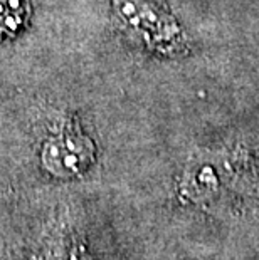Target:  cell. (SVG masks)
Listing matches in <instances>:
<instances>
[{
  "label": "cell",
  "mask_w": 259,
  "mask_h": 260,
  "mask_svg": "<svg viewBox=\"0 0 259 260\" xmlns=\"http://www.w3.org/2000/svg\"><path fill=\"white\" fill-rule=\"evenodd\" d=\"M96 148L78 124L64 123L42 146L41 161L46 171L63 180L76 178L95 163Z\"/></svg>",
  "instance_id": "1"
},
{
  "label": "cell",
  "mask_w": 259,
  "mask_h": 260,
  "mask_svg": "<svg viewBox=\"0 0 259 260\" xmlns=\"http://www.w3.org/2000/svg\"><path fill=\"white\" fill-rule=\"evenodd\" d=\"M114 10L125 27L147 47L168 51L177 37L175 24L167 15L141 0H117Z\"/></svg>",
  "instance_id": "2"
},
{
  "label": "cell",
  "mask_w": 259,
  "mask_h": 260,
  "mask_svg": "<svg viewBox=\"0 0 259 260\" xmlns=\"http://www.w3.org/2000/svg\"><path fill=\"white\" fill-rule=\"evenodd\" d=\"M29 19L31 5L27 0H0V42L19 36Z\"/></svg>",
  "instance_id": "3"
},
{
  "label": "cell",
  "mask_w": 259,
  "mask_h": 260,
  "mask_svg": "<svg viewBox=\"0 0 259 260\" xmlns=\"http://www.w3.org/2000/svg\"><path fill=\"white\" fill-rule=\"evenodd\" d=\"M78 253L69 245H51L42 253L39 260H78Z\"/></svg>",
  "instance_id": "4"
}]
</instances>
